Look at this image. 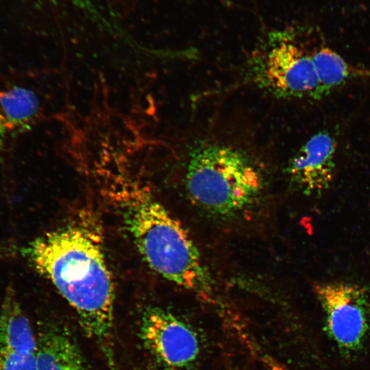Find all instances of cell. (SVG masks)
<instances>
[{"instance_id": "8fae6325", "label": "cell", "mask_w": 370, "mask_h": 370, "mask_svg": "<svg viewBox=\"0 0 370 370\" xmlns=\"http://www.w3.org/2000/svg\"><path fill=\"white\" fill-rule=\"evenodd\" d=\"M311 58L319 82V99L355 75L348 63L328 47L311 50Z\"/></svg>"}, {"instance_id": "9c48e42d", "label": "cell", "mask_w": 370, "mask_h": 370, "mask_svg": "<svg viewBox=\"0 0 370 370\" xmlns=\"http://www.w3.org/2000/svg\"><path fill=\"white\" fill-rule=\"evenodd\" d=\"M41 111L34 90L19 84H0V147L8 138L30 130Z\"/></svg>"}, {"instance_id": "30bf717a", "label": "cell", "mask_w": 370, "mask_h": 370, "mask_svg": "<svg viewBox=\"0 0 370 370\" xmlns=\"http://www.w3.org/2000/svg\"><path fill=\"white\" fill-rule=\"evenodd\" d=\"M0 351L34 354L37 352L36 336L10 285L0 309Z\"/></svg>"}, {"instance_id": "6da1fadb", "label": "cell", "mask_w": 370, "mask_h": 370, "mask_svg": "<svg viewBox=\"0 0 370 370\" xmlns=\"http://www.w3.org/2000/svg\"><path fill=\"white\" fill-rule=\"evenodd\" d=\"M103 246L98 223L85 212L31 241L22 254L75 310L86 335L113 367L114 287Z\"/></svg>"}, {"instance_id": "7c38bea8", "label": "cell", "mask_w": 370, "mask_h": 370, "mask_svg": "<svg viewBox=\"0 0 370 370\" xmlns=\"http://www.w3.org/2000/svg\"><path fill=\"white\" fill-rule=\"evenodd\" d=\"M0 370H36V354L0 351Z\"/></svg>"}, {"instance_id": "7a4b0ae2", "label": "cell", "mask_w": 370, "mask_h": 370, "mask_svg": "<svg viewBox=\"0 0 370 370\" xmlns=\"http://www.w3.org/2000/svg\"><path fill=\"white\" fill-rule=\"evenodd\" d=\"M105 190L147 264L166 280L210 299L214 282L197 246L151 191L123 179Z\"/></svg>"}, {"instance_id": "52a82bcc", "label": "cell", "mask_w": 370, "mask_h": 370, "mask_svg": "<svg viewBox=\"0 0 370 370\" xmlns=\"http://www.w3.org/2000/svg\"><path fill=\"white\" fill-rule=\"evenodd\" d=\"M335 151L336 143L328 132L316 133L289 160L286 172L291 181L306 195L321 193L333 179Z\"/></svg>"}, {"instance_id": "8992f818", "label": "cell", "mask_w": 370, "mask_h": 370, "mask_svg": "<svg viewBox=\"0 0 370 370\" xmlns=\"http://www.w3.org/2000/svg\"><path fill=\"white\" fill-rule=\"evenodd\" d=\"M139 332L145 348L164 370L187 369L199 356V343L195 332L166 310L146 308Z\"/></svg>"}, {"instance_id": "277c9868", "label": "cell", "mask_w": 370, "mask_h": 370, "mask_svg": "<svg viewBox=\"0 0 370 370\" xmlns=\"http://www.w3.org/2000/svg\"><path fill=\"white\" fill-rule=\"evenodd\" d=\"M274 41L253 63L254 82L277 97L319 99L311 51L288 36Z\"/></svg>"}, {"instance_id": "5b68a950", "label": "cell", "mask_w": 370, "mask_h": 370, "mask_svg": "<svg viewBox=\"0 0 370 370\" xmlns=\"http://www.w3.org/2000/svg\"><path fill=\"white\" fill-rule=\"evenodd\" d=\"M314 290L332 338L343 351L358 349L370 326V301L366 290L343 282L317 284Z\"/></svg>"}, {"instance_id": "ba28073f", "label": "cell", "mask_w": 370, "mask_h": 370, "mask_svg": "<svg viewBox=\"0 0 370 370\" xmlns=\"http://www.w3.org/2000/svg\"><path fill=\"white\" fill-rule=\"evenodd\" d=\"M36 341V370H90L75 338L65 326H41Z\"/></svg>"}, {"instance_id": "3957f363", "label": "cell", "mask_w": 370, "mask_h": 370, "mask_svg": "<svg viewBox=\"0 0 370 370\" xmlns=\"http://www.w3.org/2000/svg\"><path fill=\"white\" fill-rule=\"evenodd\" d=\"M186 187L200 208L229 217L249 207L260 195L262 179L242 152L216 143L204 142L190 152Z\"/></svg>"}]
</instances>
